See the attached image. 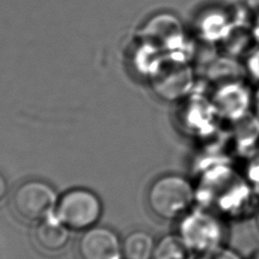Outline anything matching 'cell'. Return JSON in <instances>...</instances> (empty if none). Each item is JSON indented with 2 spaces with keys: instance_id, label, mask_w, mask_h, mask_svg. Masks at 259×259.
Returning a JSON list of instances; mask_svg holds the SVG:
<instances>
[{
  "instance_id": "e0dca14e",
  "label": "cell",
  "mask_w": 259,
  "mask_h": 259,
  "mask_svg": "<svg viewBox=\"0 0 259 259\" xmlns=\"http://www.w3.org/2000/svg\"><path fill=\"white\" fill-rule=\"evenodd\" d=\"M252 259H259V252L256 255H254V257Z\"/></svg>"
},
{
  "instance_id": "8fae6325",
  "label": "cell",
  "mask_w": 259,
  "mask_h": 259,
  "mask_svg": "<svg viewBox=\"0 0 259 259\" xmlns=\"http://www.w3.org/2000/svg\"><path fill=\"white\" fill-rule=\"evenodd\" d=\"M196 259H243L241 255L235 250L223 246L213 251L196 256Z\"/></svg>"
},
{
  "instance_id": "6da1fadb",
  "label": "cell",
  "mask_w": 259,
  "mask_h": 259,
  "mask_svg": "<svg viewBox=\"0 0 259 259\" xmlns=\"http://www.w3.org/2000/svg\"><path fill=\"white\" fill-rule=\"evenodd\" d=\"M195 198V187L188 178L180 174H165L150 185L146 201L156 218L174 221L192 208Z\"/></svg>"
},
{
  "instance_id": "52a82bcc",
  "label": "cell",
  "mask_w": 259,
  "mask_h": 259,
  "mask_svg": "<svg viewBox=\"0 0 259 259\" xmlns=\"http://www.w3.org/2000/svg\"><path fill=\"white\" fill-rule=\"evenodd\" d=\"M70 231L55 214L38 222L34 229V242L39 249L48 253L62 251L70 239Z\"/></svg>"
},
{
  "instance_id": "7a4b0ae2",
  "label": "cell",
  "mask_w": 259,
  "mask_h": 259,
  "mask_svg": "<svg viewBox=\"0 0 259 259\" xmlns=\"http://www.w3.org/2000/svg\"><path fill=\"white\" fill-rule=\"evenodd\" d=\"M177 234L198 256L225 245L228 236L224 220L208 208H191L179 219Z\"/></svg>"
},
{
  "instance_id": "30bf717a",
  "label": "cell",
  "mask_w": 259,
  "mask_h": 259,
  "mask_svg": "<svg viewBox=\"0 0 259 259\" xmlns=\"http://www.w3.org/2000/svg\"><path fill=\"white\" fill-rule=\"evenodd\" d=\"M193 255L176 233L165 235L156 242L152 259H192Z\"/></svg>"
},
{
  "instance_id": "5bb4252c",
  "label": "cell",
  "mask_w": 259,
  "mask_h": 259,
  "mask_svg": "<svg viewBox=\"0 0 259 259\" xmlns=\"http://www.w3.org/2000/svg\"><path fill=\"white\" fill-rule=\"evenodd\" d=\"M252 110L254 111L256 117L259 119V85L258 87L253 91V105Z\"/></svg>"
},
{
  "instance_id": "3957f363",
  "label": "cell",
  "mask_w": 259,
  "mask_h": 259,
  "mask_svg": "<svg viewBox=\"0 0 259 259\" xmlns=\"http://www.w3.org/2000/svg\"><path fill=\"white\" fill-rule=\"evenodd\" d=\"M102 213L100 198L92 190L73 188L58 200L55 214L71 231L84 232L94 227Z\"/></svg>"
},
{
  "instance_id": "ba28073f",
  "label": "cell",
  "mask_w": 259,
  "mask_h": 259,
  "mask_svg": "<svg viewBox=\"0 0 259 259\" xmlns=\"http://www.w3.org/2000/svg\"><path fill=\"white\" fill-rule=\"evenodd\" d=\"M232 26L228 15L220 10L205 12L197 22V30L200 36L207 41L223 40Z\"/></svg>"
},
{
  "instance_id": "7c38bea8",
  "label": "cell",
  "mask_w": 259,
  "mask_h": 259,
  "mask_svg": "<svg viewBox=\"0 0 259 259\" xmlns=\"http://www.w3.org/2000/svg\"><path fill=\"white\" fill-rule=\"evenodd\" d=\"M244 68L250 77L259 82V47L248 54Z\"/></svg>"
},
{
  "instance_id": "9c48e42d",
  "label": "cell",
  "mask_w": 259,
  "mask_h": 259,
  "mask_svg": "<svg viewBox=\"0 0 259 259\" xmlns=\"http://www.w3.org/2000/svg\"><path fill=\"white\" fill-rule=\"evenodd\" d=\"M156 241L146 231H133L121 243L123 259H152Z\"/></svg>"
},
{
  "instance_id": "2e32d148",
  "label": "cell",
  "mask_w": 259,
  "mask_h": 259,
  "mask_svg": "<svg viewBox=\"0 0 259 259\" xmlns=\"http://www.w3.org/2000/svg\"><path fill=\"white\" fill-rule=\"evenodd\" d=\"M256 224H257V229H258V232H259V214H258V217H257V222H256Z\"/></svg>"
},
{
  "instance_id": "9a60e30c",
  "label": "cell",
  "mask_w": 259,
  "mask_h": 259,
  "mask_svg": "<svg viewBox=\"0 0 259 259\" xmlns=\"http://www.w3.org/2000/svg\"><path fill=\"white\" fill-rule=\"evenodd\" d=\"M7 194V182L2 174H0V202Z\"/></svg>"
},
{
  "instance_id": "4fadbf2b",
  "label": "cell",
  "mask_w": 259,
  "mask_h": 259,
  "mask_svg": "<svg viewBox=\"0 0 259 259\" xmlns=\"http://www.w3.org/2000/svg\"><path fill=\"white\" fill-rule=\"evenodd\" d=\"M246 7L254 13L257 17H259V0H244Z\"/></svg>"
},
{
  "instance_id": "8992f818",
  "label": "cell",
  "mask_w": 259,
  "mask_h": 259,
  "mask_svg": "<svg viewBox=\"0 0 259 259\" xmlns=\"http://www.w3.org/2000/svg\"><path fill=\"white\" fill-rule=\"evenodd\" d=\"M121 243L112 230L94 226L83 232L77 251L80 259H121Z\"/></svg>"
},
{
  "instance_id": "5b68a950",
  "label": "cell",
  "mask_w": 259,
  "mask_h": 259,
  "mask_svg": "<svg viewBox=\"0 0 259 259\" xmlns=\"http://www.w3.org/2000/svg\"><path fill=\"white\" fill-rule=\"evenodd\" d=\"M210 101L218 116L236 121L252 109L253 92L239 80L227 81L218 86Z\"/></svg>"
},
{
  "instance_id": "277c9868",
  "label": "cell",
  "mask_w": 259,
  "mask_h": 259,
  "mask_svg": "<svg viewBox=\"0 0 259 259\" xmlns=\"http://www.w3.org/2000/svg\"><path fill=\"white\" fill-rule=\"evenodd\" d=\"M58 195L47 182L29 180L20 184L13 193L12 206L21 219L40 222L55 212Z\"/></svg>"
}]
</instances>
